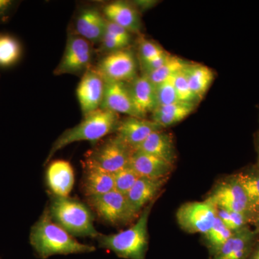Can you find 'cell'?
I'll return each instance as SVG.
<instances>
[{
    "label": "cell",
    "mask_w": 259,
    "mask_h": 259,
    "mask_svg": "<svg viewBox=\"0 0 259 259\" xmlns=\"http://www.w3.org/2000/svg\"><path fill=\"white\" fill-rule=\"evenodd\" d=\"M29 239L35 254L40 259L55 255L93 253L96 250L93 245L80 243L56 224L51 218L48 207L32 226Z\"/></svg>",
    "instance_id": "6da1fadb"
},
{
    "label": "cell",
    "mask_w": 259,
    "mask_h": 259,
    "mask_svg": "<svg viewBox=\"0 0 259 259\" xmlns=\"http://www.w3.org/2000/svg\"><path fill=\"white\" fill-rule=\"evenodd\" d=\"M154 201L139 214L137 222L125 231L115 234L100 233L96 238L99 246L110 250L119 258L146 259L148 248V222Z\"/></svg>",
    "instance_id": "7a4b0ae2"
},
{
    "label": "cell",
    "mask_w": 259,
    "mask_h": 259,
    "mask_svg": "<svg viewBox=\"0 0 259 259\" xmlns=\"http://www.w3.org/2000/svg\"><path fill=\"white\" fill-rule=\"evenodd\" d=\"M119 115L108 110L99 109L83 116L78 125L67 129L56 140L48 155L45 163L50 162L57 151L66 146L79 141L96 142L116 131L118 126Z\"/></svg>",
    "instance_id": "3957f363"
},
{
    "label": "cell",
    "mask_w": 259,
    "mask_h": 259,
    "mask_svg": "<svg viewBox=\"0 0 259 259\" xmlns=\"http://www.w3.org/2000/svg\"><path fill=\"white\" fill-rule=\"evenodd\" d=\"M48 209L53 221L72 236L96 239L100 235L91 210L77 199L52 194Z\"/></svg>",
    "instance_id": "277c9868"
},
{
    "label": "cell",
    "mask_w": 259,
    "mask_h": 259,
    "mask_svg": "<svg viewBox=\"0 0 259 259\" xmlns=\"http://www.w3.org/2000/svg\"><path fill=\"white\" fill-rule=\"evenodd\" d=\"M134 150L118 136L107 139L87 155L85 165L113 174L128 166Z\"/></svg>",
    "instance_id": "5b68a950"
},
{
    "label": "cell",
    "mask_w": 259,
    "mask_h": 259,
    "mask_svg": "<svg viewBox=\"0 0 259 259\" xmlns=\"http://www.w3.org/2000/svg\"><path fill=\"white\" fill-rule=\"evenodd\" d=\"M88 202L102 220L111 224H125L137 217L126 196L115 190L101 195L88 197Z\"/></svg>",
    "instance_id": "8992f818"
},
{
    "label": "cell",
    "mask_w": 259,
    "mask_h": 259,
    "mask_svg": "<svg viewBox=\"0 0 259 259\" xmlns=\"http://www.w3.org/2000/svg\"><path fill=\"white\" fill-rule=\"evenodd\" d=\"M93 49L90 42L77 34H70L56 75L84 74L90 68Z\"/></svg>",
    "instance_id": "52a82bcc"
},
{
    "label": "cell",
    "mask_w": 259,
    "mask_h": 259,
    "mask_svg": "<svg viewBox=\"0 0 259 259\" xmlns=\"http://www.w3.org/2000/svg\"><path fill=\"white\" fill-rule=\"evenodd\" d=\"M217 218V208L206 199L204 202H187L177 212L178 224L190 233L205 235Z\"/></svg>",
    "instance_id": "ba28073f"
},
{
    "label": "cell",
    "mask_w": 259,
    "mask_h": 259,
    "mask_svg": "<svg viewBox=\"0 0 259 259\" xmlns=\"http://www.w3.org/2000/svg\"><path fill=\"white\" fill-rule=\"evenodd\" d=\"M207 200L216 208L246 214L251 219L252 223L253 212L251 207L244 191L234 176L221 182L213 190Z\"/></svg>",
    "instance_id": "9c48e42d"
},
{
    "label": "cell",
    "mask_w": 259,
    "mask_h": 259,
    "mask_svg": "<svg viewBox=\"0 0 259 259\" xmlns=\"http://www.w3.org/2000/svg\"><path fill=\"white\" fill-rule=\"evenodd\" d=\"M96 69L105 79L121 82H131L137 76L134 54L125 49L107 54L99 63Z\"/></svg>",
    "instance_id": "30bf717a"
},
{
    "label": "cell",
    "mask_w": 259,
    "mask_h": 259,
    "mask_svg": "<svg viewBox=\"0 0 259 259\" xmlns=\"http://www.w3.org/2000/svg\"><path fill=\"white\" fill-rule=\"evenodd\" d=\"M105 88V80L96 69L90 68L84 72L76 89V95L83 116L100 108Z\"/></svg>",
    "instance_id": "8fae6325"
},
{
    "label": "cell",
    "mask_w": 259,
    "mask_h": 259,
    "mask_svg": "<svg viewBox=\"0 0 259 259\" xmlns=\"http://www.w3.org/2000/svg\"><path fill=\"white\" fill-rule=\"evenodd\" d=\"M105 80V93L100 109L117 114H125L128 117H140L135 108L127 83Z\"/></svg>",
    "instance_id": "7c38bea8"
},
{
    "label": "cell",
    "mask_w": 259,
    "mask_h": 259,
    "mask_svg": "<svg viewBox=\"0 0 259 259\" xmlns=\"http://www.w3.org/2000/svg\"><path fill=\"white\" fill-rule=\"evenodd\" d=\"M163 129L152 120L127 117L119 122L117 136L135 150L153 132Z\"/></svg>",
    "instance_id": "4fadbf2b"
},
{
    "label": "cell",
    "mask_w": 259,
    "mask_h": 259,
    "mask_svg": "<svg viewBox=\"0 0 259 259\" xmlns=\"http://www.w3.org/2000/svg\"><path fill=\"white\" fill-rule=\"evenodd\" d=\"M127 85L135 108L140 117L144 118L149 112L153 113L158 106L156 86L144 74L136 76Z\"/></svg>",
    "instance_id": "5bb4252c"
},
{
    "label": "cell",
    "mask_w": 259,
    "mask_h": 259,
    "mask_svg": "<svg viewBox=\"0 0 259 259\" xmlns=\"http://www.w3.org/2000/svg\"><path fill=\"white\" fill-rule=\"evenodd\" d=\"M257 234L249 227L233 233L211 259H248L256 243Z\"/></svg>",
    "instance_id": "9a60e30c"
},
{
    "label": "cell",
    "mask_w": 259,
    "mask_h": 259,
    "mask_svg": "<svg viewBox=\"0 0 259 259\" xmlns=\"http://www.w3.org/2000/svg\"><path fill=\"white\" fill-rule=\"evenodd\" d=\"M46 178L53 195L69 197L74 185V170L69 162L64 160L51 162L48 167Z\"/></svg>",
    "instance_id": "2e32d148"
},
{
    "label": "cell",
    "mask_w": 259,
    "mask_h": 259,
    "mask_svg": "<svg viewBox=\"0 0 259 259\" xmlns=\"http://www.w3.org/2000/svg\"><path fill=\"white\" fill-rule=\"evenodd\" d=\"M107 19L95 8H84L78 14L76 32L90 42H101L106 31Z\"/></svg>",
    "instance_id": "e0dca14e"
},
{
    "label": "cell",
    "mask_w": 259,
    "mask_h": 259,
    "mask_svg": "<svg viewBox=\"0 0 259 259\" xmlns=\"http://www.w3.org/2000/svg\"><path fill=\"white\" fill-rule=\"evenodd\" d=\"M140 177L166 179L173 170V165L161 158L139 151H134L128 165Z\"/></svg>",
    "instance_id": "ac0fdd59"
},
{
    "label": "cell",
    "mask_w": 259,
    "mask_h": 259,
    "mask_svg": "<svg viewBox=\"0 0 259 259\" xmlns=\"http://www.w3.org/2000/svg\"><path fill=\"white\" fill-rule=\"evenodd\" d=\"M165 182L166 179L140 177L126 195L127 202L136 215L139 216L145 206L153 201Z\"/></svg>",
    "instance_id": "d6986e66"
},
{
    "label": "cell",
    "mask_w": 259,
    "mask_h": 259,
    "mask_svg": "<svg viewBox=\"0 0 259 259\" xmlns=\"http://www.w3.org/2000/svg\"><path fill=\"white\" fill-rule=\"evenodd\" d=\"M134 151L152 155L172 165L176 161V151L173 137L171 134L163 132L162 130L150 135Z\"/></svg>",
    "instance_id": "ffe728a7"
},
{
    "label": "cell",
    "mask_w": 259,
    "mask_h": 259,
    "mask_svg": "<svg viewBox=\"0 0 259 259\" xmlns=\"http://www.w3.org/2000/svg\"><path fill=\"white\" fill-rule=\"evenodd\" d=\"M104 15L109 21L117 24L131 32L139 31L141 21L137 10L128 3L116 1L104 8Z\"/></svg>",
    "instance_id": "44dd1931"
},
{
    "label": "cell",
    "mask_w": 259,
    "mask_h": 259,
    "mask_svg": "<svg viewBox=\"0 0 259 259\" xmlns=\"http://www.w3.org/2000/svg\"><path fill=\"white\" fill-rule=\"evenodd\" d=\"M82 188L87 197L101 195L115 190L113 175L85 165Z\"/></svg>",
    "instance_id": "7402d4cb"
},
{
    "label": "cell",
    "mask_w": 259,
    "mask_h": 259,
    "mask_svg": "<svg viewBox=\"0 0 259 259\" xmlns=\"http://www.w3.org/2000/svg\"><path fill=\"white\" fill-rule=\"evenodd\" d=\"M196 103L178 102L158 107L152 113V120L162 128L170 127L185 120L195 109Z\"/></svg>",
    "instance_id": "603a6c76"
},
{
    "label": "cell",
    "mask_w": 259,
    "mask_h": 259,
    "mask_svg": "<svg viewBox=\"0 0 259 259\" xmlns=\"http://www.w3.org/2000/svg\"><path fill=\"white\" fill-rule=\"evenodd\" d=\"M189 84L196 100L203 98L214 79V73L202 64H189L186 68Z\"/></svg>",
    "instance_id": "cb8c5ba5"
},
{
    "label": "cell",
    "mask_w": 259,
    "mask_h": 259,
    "mask_svg": "<svg viewBox=\"0 0 259 259\" xmlns=\"http://www.w3.org/2000/svg\"><path fill=\"white\" fill-rule=\"evenodd\" d=\"M237 182L241 186L248 202L252 212L259 207V168H249L234 175ZM253 217V216H252Z\"/></svg>",
    "instance_id": "d4e9b609"
},
{
    "label": "cell",
    "mask_w": 259,
    "mask_h": 259,
    "mask_svg": "<svg viewBox=\"0 0 259 259\" xmlns=\"http://www.w3.org/2000/svg\"><path fill=\"white\" fill-rule=\"evenodd\" d=\"M190 63L180 59L175 56H171L168 61L161 66L159 69L155 70L152 72L144 74L148 79L155 85H158L162 81L175 76L182 70L185 69Z\"/></svg>",
    "instance_id": "484cf974"
},
{
    "label": "cell",
    "mask_w": 259,
    "mask_h": 259,
    "mask_svg": "<svg viewBox=\"0 0 259 259\" xmlns=\"http://www.w3.org/2000/svg\"><path fill=\"white\" fill-rule=\"evenodd\" d=\"M233 233L217 216L210 229L204 235L212 255L221 249V247L231 238Z\"/></svg>",
    "instance_id": "4316f807"
},
{
    "label": "cell",
    "mask_w": 259,
    "mask_h": 259,
    "mask_svg": "<svg viewBox=\"0 0 259 259\" xmlns=\"http://www.w3.org/2000/svg\"><path fill=\"white\" fill-rule=\"evenodd\" d=\"M21 48L14 37L3 35L0 36V66H9L18 60Z\"/></svg>",
    "instance_id": "83f0119b"
},
{
    "label": "cell",
    "mask_w": 259,
    "mask_h": 259,
    "mask_svg": "<svg viewBox=\"0 0 259 259\" xmlns=\"http://www.w3.org/2000/svg\"><path fill=\"white\" fill-rule=\"evenodd\" d=\"M217 216L233 233L244 229L251 223V219L241 212L217 208Z\"/></svg>",
    "instance_id": "f1b7e54d"
},
{
    "label": "cell",
    "mask_w": 259,
    "mask_h": 259,
    "mask_svg": "<svg viewBox=\"0 0 259 259\" xmlns=\"http://www.w3.org/2000/svg\"><path fill=\"white\" fill-rule=\"evenodd\" d=\"M113 178L115 190L126 196L140 177L131 167L127 166L113 174Z\"/></svg>",
    "instance_id": "f546056e"
},
{
    "label": "cell",
    "mask_w": 259,
    "mask_h": 259,
    "mask_svg": "<svg viewBox=\"0 0 259 259\" xmlns=\"http://www.w3.org/2000/svg\"><path fill=\"white\" fill-rule=\"evenodd\" d=\"M175 76H171L156 86L158 106L171 105L180 102L177 97L175 86Z\"/></svg>",
    "instance_id": "4dcf8cb0"
},
{
    "label": "cell",
    "mask_w": 259,
    "mask_h": 259,
    "mask_svg": "<svg viewBox=\"0 0 259 259\" xmlns=\"http://www.w3.org/2000/svg\"><path fill=\"white\" fill-rule=\"evenodd\" d=\"M186 68L177 73L175 77V86L177 97L180 102L196 103L197 100H196L194 94L192 93L190 84H189Z\"/></svg>",
    "instance_id": "1f68e13d"
},
{
    "label": "cell",
    "mask_w": 259,
    "mask_h": 259,
    "mask_svg": "<svg viewBox=\"0 0 259 259\" xmlns=\"http://www.w3.org/2000/svg\"><path fill=\"white\" fill-rule=\"evenodd\" d=\"M166 51L151 40L143 39L140 42L139 55L141 63L147 62L164 54Z\"/></svg>",
    "instance_id": "d6a6232c"
},
{
    "label": "cell",
    "mask_w": 259,
    "mask_h": 259,
    "mask_svg": "<svg viewBox=\"0 0 259 259\" xmlns=\"http://www.w3.org/2000/svg\"><path fill=\"white\" fill-rule=\"evenodd\" d=\"M101 42L102 49L109 52V54L115 52V51L122 50L127 46L125 42L122 41L120 39L107 31H105Z\"/></svg>",
    "instance_id": "836d02e7"
},
{
    "label": "cell",
    "mask_w": 259,
    "mask_h": 259,
    "mask_svg": "<svg viewBox=\"0 0 259 259\" xmlns=\"http://www.w3.org/2000/svg\"><path fill=\"white\" fill-rule=\"evenodd\" d=\"M106 31L110 32L114 36L120 39L127 45H128L131 42V32L125 28H122L117 24L112 23L107 20Z\"/></svg>",
    "instance_id": "e575fe53"
},
{
    "label": "cell",
    "mask_w": 259,
    "mask_h": 259,
    "mask_svg": "<svg viewBox=\"0 0 259 259\" xmlns=\"http://www.w3.org/2000/svg\"><path fill=\"white\" fill-rule=\"evenodd\" d=\"M171 54L168 52H165L162 55L158 56L156 59L147 61V62L142 63V67L144 68V74L152 72L155 70L159 69L161 66H163L165 63L168 61V59L171 57Z\"/></svg>",
    "instance_id": "d590c367"
},
{
    "label": "cell",
    "mask_w": 259,
    "mask_h": 259,
    "mask_svg": "<svg viewBox=\"0 0 259 259\" xmlns=\"http://www.w3.org/2000/svg\"><path fill=\"white\" fill-rule=\"evenodd\" d=\"M252 224L255 226V233L257 235H259V207L255 209L253 213V217H252Z\"/></svg>",
    "instance_id": "8d00e7d4"
},
{
    "label": "cell",
    "mask_w": 259,
    "mask_h": 259,
    "mask_svg": "<svg viewBox=\"0 0 259 259\" xmlns=\"http://www.w3.org/2000/svg\"><path fill=\"white\" fill-rule=\"evenodd\" d=\"M248 259H259V242L255 243Z\"/></svg>",
    "instance_id": "74e56055"
},
{
    "label": "cell",
    "mask_w": 259,
    "mask_h": 259,
    "mask_svg": "<svg viewBox=\"0 0 259 259\" xmlns=\"http://www.w3.org/2000/svg\"><path fill=\"white\" fill-rule=\"evenodd\" d=\"M11 4L12 2L10 0H0V13L8 9Z\"/></svg>",
    "instance_id": "f35d334b"
},
{
    "label": "cell",
    "mask_w": 259,
    "mask_h": 259,
    "mask_svg": "<svg viewBox=\"0 0 259 259\" xmlns=\"http://www.w3.org/2000/svg\"><path fill=\"white\" fill-rule=\"evenodd\" d=\"M258 163H257V166L259 168V149H258Z\"/></svg>",
    "instance_id": "ab89813d"
},
{
    "label": "cell",
    "mask_w": 259,
    "mask_h": 259,
    "mask_svg": "<svg viewBox=\"0 0 259 259\" xmlns=\"http://www.w3.org/2000/svg\"><path fill=\"white\" fill-rule=\"evenodd\" d=\"M258 148L259 149V141H258Z\"/></svg>",
    "instance_id": "60d3db41"
},
{
    "label": "cell",
    "mask_w": 259,
    "mask_h": 259,
    "mask_svg": "<svg viewBox=\"0 0 259 259\" xmlns=\"http://www.w3.org/2000/svg\"><path fill=\"white\" fill-rule=\"evenodd\" d=\"M0 259H2L1 257H0Z\"/></svg>",
    "instance_id": "b9f144b4"
}]
</instances>
